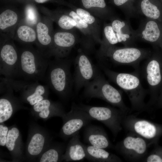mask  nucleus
<instances>
[{
	"mask_svg": "<svg viewBox=\"0 0 162 162\" xmlns=\"http://www.w3.org/2000/svg\"><path fill=\"white\" fill-rule=\"evenodd\" d=\"M101 68L110 80L122 88L127 94L133 111H147L145 99L147 91L142 87L139 75V70L130 73H119L112 70L102 64Z\"/></svg>",
	"mask_w": 162,
	"mask_h": 162,
	"instance_id": "nucleus-1",
	"label": "nucleus"
},
{
	"mask_svg": "<svg viewBox=\"0 0 162 162\" xmlns=\"http://www.w3.org/2000/svg\"><path fill=\"white\" fill-rule=\"evenodd\" d=\"M70 65L68 59L55 57L49 61L44 80L49 88L64 100L70 97L74 86Z\"/></svg>",
	"mask_w": 162,
	"mask_h": 162,
	"instance_id": "nucleus-2",
	"label": "nucleus"
},
{
	"mask_svg": "<svg viewBox=\"0 0 162 162\" xmlns=\"http://www.w3.org/2000/svg\"><path fill=\"white\" fill-rule=\"evenodd\" d=\"M19 75L26 80L44 81L50 60L32 45L18 50Z\"/></svg>",
	"mask_w": 162,
	"mask_h": 162,
	"instance_id": "nucleus-3",
	"label": "nucleus"
},
{
	"mask_svg": "<svg viewBox=\"0 0 162 162\" xmlns=\"http://www.w3.org/2000/svg\"><path fill=\"white\" fill-rule=\"evenodd\" d=\"M84 87L85 97L99 98L117 107L126 114L131 112V109L123 101L121 91L111 85L99 71Z\"/></svg>",
	"mask_w": 162,
	"mask_h": 162,
	"instance_id": "nucleus-4",
	"label": "nucleus"
},
{
	"mask_svg": "<svg viewBox=\"0 0 162 162\" xmlns=\"http://www.w3.org/2000/svg\"><path fill=\"white\" fill-rule=\"evenodd\" d=\"M101 51L105 57L113 63L131 66L137 70H139L140 62L152 54L149 50L134 46L116 47L106 45H104Z\"/></svg>",
	"mask_w": 162,
	"mask_h": 162,
	"instance_id": "nucleus-5",
	"label": "nucleus"
},
{
	"mask_svg": "<svg viewBox=\"0 0 162 162\" xmlns=\"http://www.w3.org/2000/svg\"><path fill=\"white\" fill-rule=\"evenodd\" d=\"M14 92L19 93L18 97L23 103L33 106L48 98L49 87L40 84L38 82L17 80L14 79L0 77Z\"/></svg>",
	"mask_w": 162,
	"mask_h": 162,
	"instance_id": "nucleus-6",
	"label": "nucleus"
},
{
	"mask_svg": "<svg viewBox=\"0 0 162 162\" xmlns=\"http://www.w3.org/2000/svg\"><path fill=\"white\" fill-rule=\"evenodd\" d=\"M78 106L94 120L100 122L108 128L114 139L122 130L123 120L127 115L118 108L110 106H92L82 104Z\"/></svg>",
	"mask_w": 162,
	"mask_h": 162,
	"instance_id": "nucleus-7",
	"label": "nucleus"
},
{
	"mask_svg": "<svg viewBox=\"0 0 162 162\" xmlns=\"http://www.w3.org/2000/svg\"><path fill=\"white\" fill-rule=\"evenodd\" d=\"M53 138L50 132L46 128L35 122H31L26 147L25 160L36 161L52 141Z\"/></svg>",
	"mask_w": 162,
	"mask_h": 162,
	"instance_id": "nucleus-8",
	"label": "nucleus"
},
{
	"mask_svg": "<svg viewBox=\"0 0 162 162\" xmlns=\"http://www.w3.org/2000/svg\"><path fill=\"white\" fill-rule=\"evenodd\" d=\"M142 69L143 76L148 85L150 95L146 104L147 111H151L157 96L162 88V58L151 54Z\"/></svg>",
	"mask_w": 162,
	"mask_h": 162,
	"instance_id": "nucleus-9",
	"label": "nucleus"
},
{
	"mask_svg": "<svg viewBox=\"0 0 162 162\" xmlns=\"http://www.w3.org/2000/svg\"><path fill=\"white\" fill-rule=\"evenodd\" d=\"M122 126L129 133L134 134L145 139L149 144H158L162 136V125L139 118L134 115L124 117Z\"/></svg>",
	"mask_w": 162,
	"mask_h": 162,
	"instance_id": "nucleus-10",
	"label": "nucleus"
},
{
	"mask_svg": "<svg viewBox=\"0 0 162 162\" xmlns=\"http://www.w3.org/2000/svg\"><path fill=\"white\" fill-rule=\"evenodd\" d=\"M150 145L145 139L128 133L122 141L114 146L115 149L126 160L131 161H142L147 154Z\"/></svg>",
	"mask_w": 162,
	"mask_h": 162,
	"instance_id": "nucleus-11",
	"label": "nucleus"
},
{
	"mask_svg": "<svg viewBox=\"0 0 162 162\" xmlns=\"http://www.w3.org/2000/svg\"><path fill=\"white\" fill-rule=\"evenodd\" d=\"M62 118L63 123L59 135L65 140L71 138L82 128L94 120L74 103L72 104L70 111L66 113Z\"/></svg>",
	"mask_w": 162,
	"mask_h": 162,
	"instance_id": "nucleus-12",
	"label": "nucleus"
},
{
	"mask_svg": "<svg viewBox=\"0 0 162 162\" xmlns=\"http://www.w3.org/2000/svg\"><path fill=\"white\" fill-rule=\"evenodd\" d=\"M0 75L11 79L19 76V52L13 40L0 44Z\"/></svg>",
	"mask_w": 162,
	"mask_h": 162,
	"instance_id": "nucleus-13",
	"label": "nucleus"
},
{
	"mask_svg": "<svg viewBox=\"0 0 162 162\" xmlns=\"http://www.w3.org/2000/svg\"><path fill=\"white\" fill-rule=\"evenodd\" d=\"M0 123L10 118L17 111L28 109L14 94L13 90L0 79Z\"/></svg>",
	"mask_w": 162,
	"mask_h": 162,
	"instance_id": "nucleus-14",
	"label": "nucleus"
},
{
	"mask_svg": "<svg viewBox=\"0 0 162 162\" xmlns=\"http://www.w3.org/2000/svg\"><path fill=\"white\" fill-rule=\"evenodd\" d=\"M74 68V85L75 92L77 93L94 78L99 71L88 57L83 53L80 54L76 58Z\"/></svg>",
	"mask_w": 162,
	"mask_h": 162,
	"instance_id": "nucleus-15",
	"label": "nucleus"
},
{
	"mask_svg": "<svg viewBox=\"0 0 162 162\" xmlns=\"http://www.w3.org/2000/svg\"><path fill=\"white\" fill-rule=\"evenodd\" d=\"M52 24V20L45 16L40 18L35 27L37 34L35 44L37 46V49L43 55L48 58L51 57L54 33Z\"/></svg>",
	"mask_w": 162,
	"mask_h": 162,
	"instance_id": "nucleus-16",
	"label": "nucleus"
},
{
	"mask_svg": "<svg viewBox=\"0 0 162 162\" xmlns=\"http://www.w3.org/2000/svg\"><path fill=\"white\" fill-rule=\"evenodd\" d=\"M23 17V13L7 8L0 13V44L13 39L17 26Z\"/></svg>",
	"mask_w": 162,
	"mask_h": 162,
	"instance_id": "nucleus-17",
	"label": "nucleus"
},
{
	"mask_svg": "<svg viewBox=\"0 0 162 162\" xmlns=\"http://www.w3.org/2000/svg\"><path fill=\"white\" fill-rule=\"evenodd\" d=\"M30 110L31 114L34 118L44 120L53 117L62 118L66 112L62 104L48 98L44 99L33 106Z\"/></svg>",
	"mask_w": 162,
	"mask_h": 162,
	"instance_id": "nucleus-18",
	"label": "nucleus"
},
{
	"mask_svg": "<svg viewBox=\"0 0 162 162\" xmlns=\"http://www.w3.org/2000/svg\"><path fill=\"white\" fill-rule=\"evenodd\" d=\"M75 41L74 36L71 33L64 31L54 32L50 56L59 58L66 57Z\"/></svg>",
	"mask_w": 162,
	"mask_h": 162,
	"instance_id": "nucleus-19",
	"label": "nucleus"
},
{
	"mask_svg": "<svg viewBox=\"0 0 162 162\" xmlns=\"http://www.w3.org/2000/svg\"><path fill=\"white\" fill-rule=\"evenodd\" d=\"M83 138L89 145L104 149L114 148L104 129L99 126L92 124L86 126Z\"/></svg>",
	"mask_w": 162,
	"mask_h": 162,
	"instance_id": "nucleus-20",
	"label": "nucleus"
},
{
	"mask_svg": "<svg viewBox=\"0 0 162 162\" xmlns=\"http://www.w3.org/2000/svg\"><path fill=\"white\" fill-rule=\"evenodd\" d=\"M9 127L5 146L10 152L13 161H24V145L21 133L15 125Z\"/></svg>",
	"mask_w": 162,
	"mask_h": 162,
	"instance_id": "nucleus-21",
	"label": "nucleus"
},
{
	"mask_svg": "<svg viewBox=\"0 0 162 162\" xmlns=\"http://www.w3.org/2000/svg\"><path fill=\"white\" fill-rule=\"evenodd\" d=\"M155 20L146 18L141 21L135 30L136 40L153 44L159 40L161 31Z\"/></svg>",
	"mask_w": 162,
	"mask_h": 162,
	"instance_id": "nucleus-22",
	"label": "nucleus"
},
{
	"mask_svg": "<svg viewBox=\"0 0 162 162\" xmlns=\"http://www.w3.org/2000/svg\"><path fill=\"white\" fill-rule=\"evenodd\" d=\"M111 26L117 36L118 42L124 46H134L136 40L135 30L131 26L128 20L116 19L113 20Z\"/></svg>",
	"mask_w": 162,
	"mask_h": 162,
	"instance_id": "nucleus-23",
	"label": "nucleus"
},
{
	"mask_svg": "<svg viewBox=\"0 0 162 162\" xmlns=\"http://www.w3.org/2000/svg\"><path fill=\"white\" fill-rule=\"evenodd\" d=\"M80 137L78 132L71 138L63 155L62 161H79L86 158L85 145L80 141Z\"/></svg>",
	"mask_w": 162,
	"mask_h": 162,
	"instance_id": "nucleus-24",
	"label": "nucleus"
},
{
	"mask_svg": "<svg viewBox=\"0 0 162 162\" xmlns=\"http://www.w3.org/2000/svg\"><path fill=\"white\" fill-rule=\"evenodd\" d=\"M63 142L52 141L38 158L40 162H57L62 161V157L66 148Z\"/></svg>",
	"mask_w": 162,
	"mask_h": 162,
	"instance_id": "nucleus-25",
	"label": "nucleus"
},
{
	"mask_svg": "<svg viewBox=\"0 0 162 162\" xmlns=\"http://www.w3.org/2000/svg\"><path fill=\"white\" fill-rule=\"evenodd\" d=\"M12 39L25 45L35 44L37 40L35 28L26 23L22 19L16 28Z\"/></svg>",
	"mask_w": 162,
	"mask_h": 162,
	"instance_id": "nucleus-26",
	"label": "nucleus"
},
{
	"mask_svg": "<svg viewBox=\"0 0 162 162\" xmlns=\"http://www.w3.org/2000/svg\"><path fill=\"white\" fill-rule=\"evenodd\" d=\"M86 152V159L95 162H121V158L116 155L110 153L105 149L90 145H85Z\"/></svg>",
	"mask_w": 162,
	"mask_h": 162,
	"instance_id": "nucleus-27",
	"label": "nucleus"
},
{
	"mask_svg": "<svg viewBox=\"0 0 162 162\" xmlns=\"http://www.w3.org/2000/svg\"><path fill=\"white\" fill-rule=\"evenodd\" d=\"M137 14L154 20L159 19L161 16L160 11L158 7L149 0H142L141 1L140 9L138 10Z\"/></svg>",
	"mask_w": 162,
	"mask_h": 162,
	"instance_id": "nucleus-28",
	"label": "nucleus"
},
{
	"mask_svg": "<svg viewBox=\"0 0 162 162\" xmlns=\"http://www.w3.org/2000/svg\"><path fill=\"white\" fill-rule=\"evenodd\" d=\"M41 10L45 16L48 17L52 20H56L59 27L64 30H70L76 26V21L70 16L62 14L57 16L43 9Z\"/></svg>",
	"mask_w": 162,
	"mask_h": 162,
	"instance_id": "nucleus-29",
	"label": "nucleus"
},
{
	"mask_svg": "<svg viewBox=\"0 0 162 162\" xmlns=\"http://www.w3.org/2000/svg\"><path fill=\"white\" fill-rule=\"evenodd\" d=\"M23 15V21L35 28L36 25L41 17L35 6L30 4L27 5L25 8Z\"/></svg>",
	"mask_w": 162,
	"mask_h": 162,
	"instance_id": "nucleus-30",
	"label": "nucleus"
},
{
	"mask_svg": "<svg viewBox=\"0 0 162 162\" xmlns=\"http://www.w3.org/2000/svg\"><path fill=\"white\" fill-rule=\"evenodd\" d=\"M153 150L148 154L142 161L146 162H162V146L155 145Z\"/></svg>",
	"mask_w": 162,
	"mask_h": 162,
	"instance_id": "nucleus-31",
	"label": "nucleus"
},
{
	"mask_svg": "<svg viewBox=\"0 0 162 162\" xmlns=\"http://www.w3.org/2000/svg\"><path fill=\"white\" fill-rule=\"evenodd\" d=\"M104 33L107 42L104 45H114L118 43L116 33L111 25H107L104 28Z\"/></svg>",
	"mask_w": 162,
	"mask_h": 162,
	"instance_id": "nucleus-32",
	"label": "nucleus"
},
{
	"mask_svg": "<svg viewBox=\"0 0 162 162\" xmlns=\"http://www.w3.org/2000/svg\"><path fill=\"white\" fill-rule=\"evenodd\" d=\"M76 13L80 18L88 24L93 23L95 21V18L87 11L80 8L76 9Z\"/></svg>",
	"mask_w": 162,
	"mask_h": 162,
	"instance_id": "nucleus-33",
	"label": "nucleus"
},
{
	"mask_svg": "<svg viewBox=\"0 0 162 162\" xmlns=\"http://www.w3.org/2000/svg\"><path fill=\"white\" fill-rule=\"evenodd\" d=\"M81 0L83 6L87 9L94 7L104 8L106 6V4L104 0Z\"/></svg>",
	"mask_w": 162,
	"mask_h": 162,
	"instance_id": "nucleus-34",
	"label": "nucleus"
},
{
	"mask_svg": "<svg viewBox=\"0 0 162 162\" xmlns=\"http://www.w3.org/2000/svg\"><path fill=\"white\" fill-rule=\"evenodd\" d=\"M9 127L6 126L4 123L0 124V145L5 146Z\"/></svg>",
	"mask_w": 162,
	"mask_h": 162,
	"instance_id": "nucleus-35",
	"label": "nucleus"
},
{
	"mask_svg": "<svg viewBox=\"0 0 162 162\" xmlns=\"http://www.w3.org/2000/svg\"><path fill=\"white\" fill-rule=\"evenodd\" d=\"M69 15L76 21V27L77 28L82 29L88 27V24L82 20L75 12L71 11L69 13Z\"/></svg>",
	"mask_w": 162,
	"mask_h": 162,
	"instance_id": "nucleus-36",
	"label": "nucleus"
},
{
	"mask_svg": "<svg viewBox=\"0 0 162 162\" xmlns=\"http://www.w3.org/2000/svg\"><path fill=\"white\" fill-rule=\"evenodd\" d=\"M160 108H162V88L157 96L152 110Z\"/></svg>",
	"mask_w": 162,
	"mask_h": 162,
	"instance_id": "nucleus-37",
	"label": "nucleus"
},
{
	"mask_svg": "<svg viewBox=\"0 0 162 162\" xmlns=\"http://www.w3.org/2000/svg\"><path fill=\"white\" fill-rule=\"evenodd\" d=\"M128 0H114L115 4L117 6H120L126 3Z\"/></svg>",
	"mask_w": 162,
	"mask_h": 162,
	"instance_id": "nucleus-38",
	"label": "nucleus"
},
{
	"mask_svg": "<svg viewBox=\"0 0 162 162\" xmlns=\"http://www.w3.org/2000/svg\"><path fill=\"white\" fill-rule=\"evenodd\" d=\"M34 2L38 3H43L50 0H34Z\"/></svg>",
	"mask_w": 162,
	"mask_h": 162,
	"instance_id": "nucleus-39",
	"label": "nucleus"
}]
</instances>
